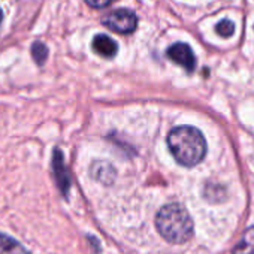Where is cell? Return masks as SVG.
<instances>
[{
	"instance_id": "cell-1",
	"label": "cell",
	"mask_w": 254,
	"mask_h": 254,
	"mask_svg": "<svg viewBox=\"0 0 254 254\" xmlns=\"http://www.w3.org/2000/svg\"><path fill=\"white\" fill-rule=\"evenodd\" d=\"M168 147L175 160L186 168L199 165L206 156V141L193 126H178L168 135Z\"/></svg>"
},
{
	"instance_id": "cell-2",
	"label": "cell",
	"mask_w": 254,
	"mask_h": 254,
	"mask_svg": "<svg viewBox=\"0 0 254 254\" xmlns=\"http://www.w3.org/2000/svg\"><path fill=\"white\" fill-rule=\"evenodd\" d=\"M157 232L171 244H184L193 238L194 224L189 211L180 203H168L156 215Z\"/></svg>"
},
{
	"instance_id": "cell-3",
	"label": "cell",
	"mask_w": 254,
	"mask_h": 254,
	"mask_svg": "<svg viewBox=\"0 0 254 254\" xmlns=\"http://www.w3.org/2000/svg\"><path fill=\"white\" fill-rule=\"evenodd\" d=\"M102 24L108 27L109 30L120 33V35H130L136 30L138 26V17L135 12L129 9H117L103 17Z\"/></svg>"
},
{
	"instance_id": "cell-4",
	"label": "cell",
	"mask_w": 254,
	"mask_h": 254,
	"mask_svg": "<svg viewBox=\"0 0 254 254\" xmlns=\"http://www.w3.org/2000/svg\"><path fill=\"white\" fill-rule=\"evenodd\" d=\"M166 54H168V57L174 63L180 64L187 72H193L196 69V57H194L191 48L187 44L177 42V44H174V45L169 47V50H168Z\"/></svg>"
},
{
	"instance_id": "cell-5",
	"label": "cell",
	"mask_w": 254,
	"mask_h": 254,
	"mask_svg": "<svg viewBox=\"0 0 254 254\" xmlns=\"http://www.w3.org/2000/svg\"><path fill=\"white\" fill-rule=\"evenodd\" d=\"M53 171H54V177L57 180L60 191L63 194H67L69 187H70V175H69L67 168L64 166L63 154L59 150H56L53 156Z\"/></svg>"
},
{
	"instance_id": "cell-6",
	"label": "cell",
	"mask_w": 254,
	"mask_h": 254,
	"mask_svg": "<svg viewBox=\"0 0 254 254\" xmlns=\"http://www.w3.org/2000/svg\"><path fill=\"white\" fill-rule=\"evenodd\" d=\"M91 47H93L94 53L99 54L103 59H112L118 53L117 42L112 38L106 36V35H97V36H94V39L91 42Z\"/></svg>"
},
{
	"instance_id": "cell-7",
	"label": "cell",
	"mask_w": 254,
	"mask_h": 254,
	"mask_svg": "<svg viewBox=\"0 0 254 254\" xmlns=\"http://www.w3.org/2000/svg\"><path fill=\"white\" fill-rule=\"evenodd\" d=\"M91 177L103 184H112L117 177V172L114 166L108 162H94L91 166Z\"/></svg>"
},
{
	"instance_id": "cell-8",
	"label": "cell",
	"mask_w": 254,
	"mask_h": 254,
	"mask_svg": "<svg viewBox=\"0 0 254 254\" xmlns=\"http://www.w3.org/2000/svg\"><path fill=\"white\" fill-rule=\"evenodd\" d=\"M0 254H30L17 239L0 233Z\"/></svg>"
},
{
	"instance_id": "cell-9",
	"label": "cell",
	"mask_w": 254,
	"mask_h": 254,
	"mask_svg": "<svg viewBox=\"0 0 254 254\" xmlns=\"http://www.w3.org/2000/svg\"><path fill=\"white\" fill-rule=\"evenodd\" d=\"M232 254H254V226L244 232L241 242L235 245Z\"/></svg>"
},
{
	"instance_id": "cell-10",
	"label": "cell",
	"mask_w": 254,
	"mask_h": 254,
	"mask_svg": "<svg viewBox=\"0 0 254 254\" xmlns=\"http://www.w3.org/2000/svg\"><path fill=\"white\" fill-rule=\"evenodd\" d=\"M32 57L38 64H44L48 59V48L44 42H35L32 45Z\"/></svg>"
},
{
	"instance_id": "cell-11",
	"label": "cell",
	"mask_w": 254,
	"mask_h": 254,
	"mask_svg": "<svg viewBox=\"0 0 254 254\" xmlns=\"http://www.w3.org/2000/svg\"><path fill=\"white\" fill-rule=\"evenodd\" d=\"M215 33L221 38H230L235 33V24L230 20H223L215 26Z\"/></svg>"
},
{
	"instance_id": "cell-12",
	"label": "cell",
	"mask_w": 254,
	"mask_h": 254,
	"mask_svg": "<svg viewBox=\"0 0 254 254\" xmlns=\"http://www.w3.org/2000/svg\"><path fill=\"white\" fill-rule=\"evenodd\" d=\"M115 0H85V3L91 8H96V9H102V8H106L109 6L111 3H114Z\"/></svg>"
},
{
	"instance_id": "cell-13",
	"label": "cell",
	"mask_w": 254,
	"mask_h": 254,
	"mask_svg": "<svg viewBox=\"0 0 254 254\" xmlns=\"http://www.w3.org/2000/svg\"><path fill=\"white\" fill-rule=\"evenodd\" d=\"M0 21H2V9H0Z\"/></svg>"
}]
</instances>
